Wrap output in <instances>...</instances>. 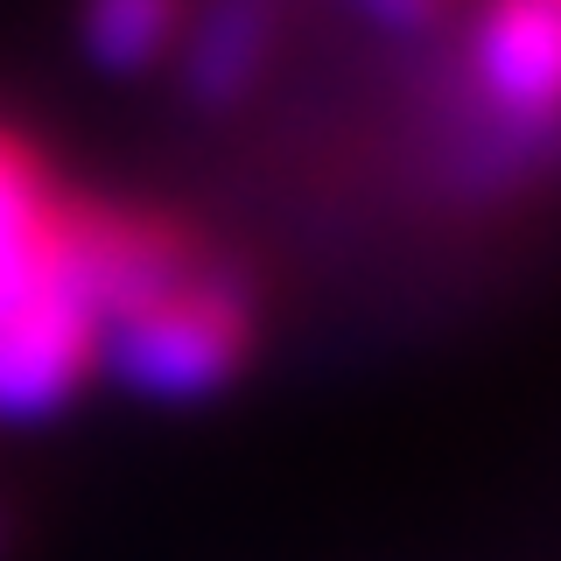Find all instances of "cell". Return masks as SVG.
<instances>
[{
  "label": "cell",
  "instance_id": "cell-6",
  "mask_svg": "<svg viewBox=\"0 0 561 561\" xmlns=\"http://www.w3.org/2000/svg\"><path fill=\"white\" fill-rule=\"evenodd\" d=\"M8 554H14V505L0 499V561H8Z\"/></svg>",
  "mask_w": 561,
  "mask_h": 561
},
{
  "label": "cell",
  "instance_id": "cell-4",
  "mask_svg": "<svg viewBox=\"0 0 561 561\" xmlns=\"http://www.w3.org/2000/svg\"><path fill=\"white\" fill-rule=\"evenodd\" d=\"M197 0H78V49L99 78H148L175 64Z\"/></svg>",
  "mask_w": 561,
  "mask_h": 561
},
{
  "label": "cell",
  "instance_id": "cell-5",
  "mask_svg": "<svg viewBox=\"0 0 561 561\" xmlns=\"http://www.w3.org/2000/svg\"><path fill=\"white\" fill-rule=\"evenodd\" d=\"M351 14H358L365 28L379 35H400V43H428V35H443L456 14H463V0H344Z\"/></svg>",
  "mask_w": 561,
  "mask_h": 561
},
{
  "label": "cell",
  "instance_id": "cell-2",
  "mask_svg": "<svg viewBox=\"0 0 561 561\" xmlns=\"http://www.w3.org/2000/svg\"><path fill=\"white\" fill-rule=\"evenodd\" d=\"M260 280L232 245H210L190 274L99 330V379L148 408H197L245 379L260 358Z\"/></svg>",
  "mask_w": 561,
  "mask_h": 561
},
{
  "label": "cell",
  "instance_id": "cell-3",
  "mask_svg": "<svg viewBox=\"0 0 561 561\" xmlns=\"http://www.w3.org/2000/svg\"><path fill=\"white\" fill-rule=\"evenodd\" d=\"M288 43V0H197L175 43V84L197 113H232L267 84Z\"/></svg>",
  "mask_w": 561,
  "mask_h": 561
},
{
  "label": "cell",
  "instance_id": "cell-1",
  "mask_svg": "<svg viewBox=\"0 0 561 561\" xmlns=\"http://www.w3.org/2000/svg\"><path fill=\"white\" fill-rule=\"evenodd\" d=\"M70 204L35 140L0 119V421L35 428L99 386V316L70 267Z\"/></svg>",
  "mask_w": 561,
  "mask_h": 561
}]
</instances>
